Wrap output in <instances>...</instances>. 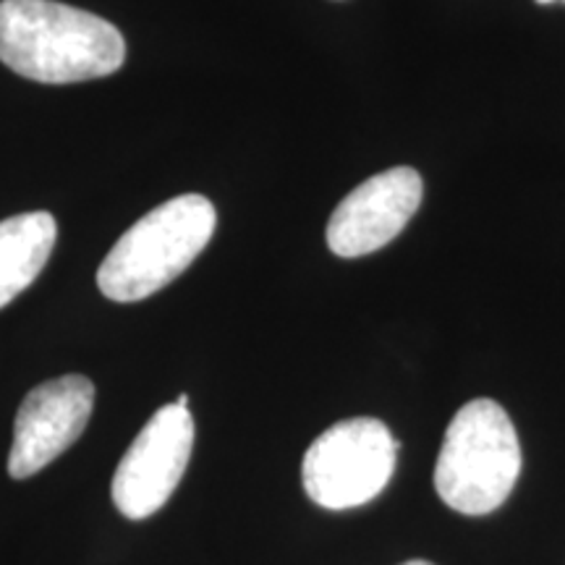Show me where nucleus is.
I'll use <instances>...</instances> for the list:
<instances>
[{
	"mask_svg": "<svg viewBox=\"0 0 565 565\" xmlns=\"http://www.w3.org/2000/svg\"><path fill=\"white\" fill-rule=\"evenodd\" d=\"M0 61L24 79L74 84L116 74L126 42L116 24L55 0H0Z\"/></svg>",
	"mask_w": 565,
	"mask_h": 565,
	"instance_id": "nucleus-1",
	"label": "nucleus"
},
{
	"mask_svg": "<svg viewBox=\"0 0 565 565\" xmlns=\"http://www.w3.org/2000/svg\"><path fill=\"white\" fill-rule=\"evenodd\" d=\"M215 223L217 212L202 194L162 202L118 238L97 270V288L118 303L158 294L200 257Z\"/></svg>",
	"mask_w": 565,
	"mask_h": 565,
	"instance_id": "nucleus-2",
	"label": "nucleus"
},
{
	"mask_svg": "<svg viewBox=\"0 0 565 565\" xmlns=\"http://www.w3.org/2000/svg\"><path fill=\"white\" fill-rule=\"evenodd\" d=\"M521 475V445L511 416L490 398L458 408L435 466L440 500L463 515H487L511 498Z\"/></svg>",
	"mask_w": 565,
	"mask_h": 565,
	"instance_id": "nucleus-3",
	"label": "nucleus"
},
{
	"mask_svg": "<svg viewBox=\"0 0 565 565\" xmlns=\"http://www.w3.org/2000/svg\"><path fill=\"white\" fill-rule=\"evenodd\" d=\"M398 443L372 416L333 424L309 445L301 463L303 490L328 511H349L377 498L391 482Z\"/></svg>",
	"mask_w": 565,
	"mask_h": 565,
	"instance_id": "nucleus-4",
	"label": "nucleus"
},
{
	"mask_svg": "<svg viewBox=\"0 0 565 565\" xmlns=\"http://www.w3.org/2000/svg\"><path fill=\"white\" fill-rule=\"evenodd\" d=\"M194 448L189 408L162 406L126 450L113 477V503L131 521H145L171 500Z\"/></svg>",
	"mask_w": 565,
	"mask_h": 565,
	"instance_id": "nucleus-5",
	"label": "nucleus"
},
{
	"mask_svg": "<svg viewBox=\"0 0 565 565\" xmlns=\"http://www.w3.org/2000/svg\"><path fill=\"white\" fill-rule=\"evenodd\" d=\"M95 408V385L84 374H63L30 391L13 422L9 475L30 479L79 440Z\"/></svg>",
	"mask_w": 565,
	"mask_h": 565,
	"instance_id": "nucleus-6",
	"label": "nucleus"
},
{
	"mask_svg": "<svg viewBox=\"0 0 565 565\" xmlns=\"http://www.w3.org/2000/svg\"><path fill=\"white\" fill-rule=\"evenodd\" d=\"M422 194V175L408 166L391 168L359 183L330 215V252L353 259L383 249L412 221Z\"/></svg>",
	"mask_w": 565,
	"mask_h": 565,
	"instance_id": "nucleus-7",
	"label": "nucleus"
},
{
	"mask_svg": "<svg viewBox=\"0 0 565 565\" xmlns=\"http://www.w3.org/2000/svg\"><path fill=\"white\" fill-rule=\"evenodd\" d=\"M55 238L58 225L51 212H24L0 223V309L40 278Z\"/></svg>",
	"mask_w": 565,
	"mask_h": 565,
	"instance_id": "nucleus-8",
	"label": "nucleus"
},
{
	"mask_svg": "<svg viewBox=\"0 0 565 565\" xmlns=\"http://www.w3.org/2000/svg\"><path fill=\"white\" fill-rule=\"evenodd\" d=\"M175 406L189 408V395H186V393H181V395H179V401H175Z\"/></svg>",
	"mask_w": 565,
	"mask_h": 565,
	"instance_id": "nucleus-9",
	"label": "nucleus"
},
{
	"mask_svg": "<svg viewBox=\"0 0 565 565\" xmlns=\"http://www.w3.org/2000/svg\"><path fill=\"white\" fill-rule=\"evenodd\" d=\"M401 565H435V563H429V561H408V563H401Z\"/></svg>",
	"mask_w": 565,
	"mask_h": 565,
	"instance_id": "nucleus-10",
	"label": "nucleus"
},
{
	"mask_svg": "<svg viewBox=\"0 0 565 565\" xmlns=\"http://www.w3.org/2000/svg\"><path fill=\"white\" fill-rule=\"evenodd\" d=\"M536 3H542V6H550V3H565V0H536Z\"/></svg>",
	"mask_w": 565,
	"mask_h": 565,
	"instance_id": "nucleus-11",
	"label": "nucleus"
}]
</instances>
